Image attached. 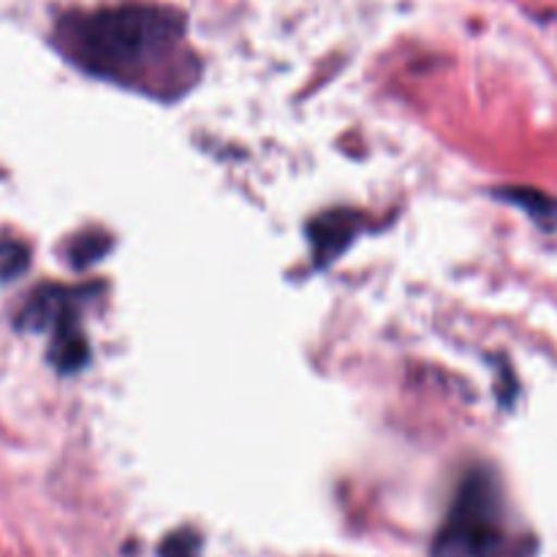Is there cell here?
Segmentation results:
<instances>
[{"label": "cell", "mask_w": 557, "mask_h": 557, "mask_svg": "<svg viewBox=\"0 0 557 557\" xmlns=\"http://www.w3.org/2000/svg\"><path fill=\"white\" fill-rule=\"evenodd\" d=\"M161 557H199V539L194 533H174L166 544H163Z\"/></svg>", "instance_id": "cell-7"}, {"label": "cell", "mask_w": 557, "mask_h": 557, "mask_svg": "<svg viewBox=\"0 0 557 557\" xmlns=\"http://www.w3.org/2000/svg\"><path fill=\"white\" fill-rule=\"evenodd\" d=\"M435 557H522V547L506 520L504 493L490 471H473L457 493Z\"/></svg>", "instance_id": "cell-2"}, {"label": "cell", "mask_w": 557, "mask_h": 557, "mask_svg": "<svg viewBox=\"0 0 557 557\" xmlns=\"http://www.w3.org/2000/svg\"><path fill=\"white\" fill-rule=\"evenodd\" d=\"M183 27V16L163 5H114L63 20L60 44L90 74L125 82L166 58Z\"/></svg>", "instance_id": "cell-1"}, {"label": "cell", "mask_w": 557, "mask_h": 557, "mask_svg": "<svg viewBox=\"0 0 557 557\" xmlns=\"http://www.w3.org/2000/svg\"><path fill=\"white\" fill-rule=\"evenodd\" d=\"M498 196L509 205L525 210L531 221L539 223L544 232H557V196H549L536 188H500Z\"/></svg>", "instance_id": "cell-4"}, {"label": "cell", "mask_w": 557, "mask_h": 557, "mask_svg": "<svg viewBox=\"0 0 557 557\" xmlns=\"http://www.w3.org/2000/svg\"><path fill=\"white\" fill-rule=\"evenodd\" d=\"M30 267V250L20 239H0V281H14Z\"/></svg>", "instance_id": "cell-6"}, {"label": "cell", "mask_w": 557, "mask_h": 557, "mask_svg": "<svg viewBox=\"0 0 557 557\" xmlns=\"http://www.w3.org/2000/svg\"><path fill=\"white\" fill-rule=\"evenodd\" d=\"M20 326L52 332V362L63 373L85 364L87 343L76 330V294L69 288H38L20 313Z\"/></svg>", "instance_id": "cell-3"}, {"label": "cell", "mask_w": 557, "mask_h": 557, "mask_svg": "<svg viewBox=\"0 0 557 557\" xmlns=\"http://www.w3.org/2000/svg\"><path fill=\"white\" fill-rule=\"evenodd\" d=\"M354 234V221L348 215H330V218H321L319 226L313 232V243L319 248V253H324L330 259L332 253L343 248V245L351 239Z\"/></svg>", "instance_id": "cell-5"}]
</instances>
